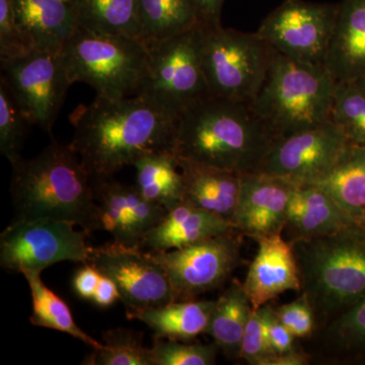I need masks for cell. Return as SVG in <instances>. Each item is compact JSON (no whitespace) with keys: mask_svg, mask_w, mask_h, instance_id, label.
<instances>
[{"mask_svg":"<svg viewBox=\"0 0 365 365\" xmlns=\"http://www.w3.org/2000/svg\"><path fill=\"white\" fill-rule=\"evenodd\" d=\"M78 153L91 179H109L139 158L172 148L176 119L141 95L97 98L72 112Z\"/></svg>","mask_w":365,"mask_h":365,"instance_id":"6da1fadb","label":"cell"},{"mask_svg":"<svg viewBox=\"0 0 365 365\" xmlns=\"http://www.w3.org/2000/svg\"><path fill=\"white\" fill-rule=\"evenodd\" d=\"M275 139L250 104L208 96L178 116L173 151L182 162L244 176L258 172Z\"/></svg>","mask_w":365,"mask_h":365,"instance_id":"7a4b0ae2","label":"cell"},{"mask_svg":"<svg viewBox=\"0 0 365 365\" xmlns=\"http://www.w3.org/2000/svg\"><path fill=\"white\" fill-rule=\"evenodd\" d=\"M14 220H53L83 232L101 230L93 179L71 145L53 140L39 155L13 165Z\"/></svg>","mask_w":365,"mask_h":365,"instance_id":"3957f363","label":"cell"},{"mask_svg":"<svg viewBox=\"0 0 365 365\" xmlns=\"http://www.w3.org/2000/svg\"><path fill=\"white\" fill-rule=\"evenodd\" d=\"M302 294L325 327L365 297V230L359 223L334 234L290 242Z\"/></svg>","mask_w":365,"mask_h":365,"instance_id":"277c9868","label":"cell"},{"mask_svg":"<svg viewBox=\"0 0 365 365\" xmlns=\"http://www.w3.org/2000/svg\"><path fill=\"white\" fill-rule=\"evenodd\" d=\"M336 83L325 66L275 51L265 81L250 103L275 138L329 122Z\"/></svg>","mask_w":365,"mask_h":365,"instance_id":"5b68a950","label":"cell"},{"mask_svg":"<svg viewBox=\"0 0 365 365\" xmlns=\"http://www.w3.org/2000/svg\"><path fill=\"white\" fill-rule=\"evenodd\" d=\"M61 54L72 83H85L100 97L138 95L148 72V47L126 36L78 26L62 46Z\"/></svg>","mask_w":365,"mask_h":365,"instance_id":"8992f818","label":"cell"},{"mask_svg":"<svg viewBox=\"0 0 365 365\" xmlns=\"http://www.w3.org/2000/svg\"><path fill=\"white\" fill-rule=\"evenodd\" d=\"M202 36V24H199L174 37L144 43L148 72L138 95L175 119L210 96L203 71Z\"/></svg>","mask_w":365,"mask_h":365,"instance_id":"52a82bcc","label":"cell"},{"mask_svg":"<svg viewBox=\"0 0 365 365\" xmlns=\"http://www.w3.org/2000/svg\"><path fill=\"white\" fill-rule=\"evenodd\" d=\"M202 64L213 97L250 104L260 90L275 51L256 33L202 25Z\"/></svg>","mask_w":365,"mask_h":365,"instance_id":"ba28073f","label":"cell"},{"mask_svg":"<svg viewBox=\"0 0 365 365\" xmlns=\"http://www.w3.org/2000/svg\"><path fill=\"white\" fill-rule=\"evenodd\" d=\"M74 227L61 220H13L0 235V265L26 275L61 261L88 264V234Z\"/></svg>","mask_w":365,"mask_h":365,"instance_id":"9c48e42d","label":"cell"},{"mask_svg":"<svg viewBox=\"0 0 365 365\" xmlns=\"http://www.w3.org/2000/svg\"><path fill=\"white\" fill-rule=\"evenodd\" d=\"M1 62V78L32 125L52 127L72 85L61 50H32Z\"/></svg>","mask_w":365,"mask_h":365,"instance_id":"30bf717a","label":"cell"},{"mask_svg":"<svg viewBox=\"0 0 365 365\" xmlns=\"http://www.w3.org/2000/svg\"><path fill=\"white\" fill-rule=\"evenodd\" d=\"M336 13L337 4L285 0L266 16L257 34L288 58L325 66Z\"/></svg>","mask_w":365,"mask_h":365,"instance_id":"8fae6325","label":"cell"},{"mask_svg":"<svg viewBox=\"0 0 365 365\" xmlns=\"http://www.w3.org/2000/svg\"><path fill=\"white\" fill-rule=\"evenodd\" d=\"M239 230L167 252H151L169 276L176 302L222 287L241 260Z\"/></svg>","mask_w":365,"mask_h":365,"instance_id":"7c38bea8","label":"cell"},{"mask_svg":"<svg viewBox=\"0 0 365 365\" xmlns=\"http://www.w3.org/2000/svg\"><path fill=\"white\" fill-rule=\"evenodd\" d=\"M88 263L116 283L127 316L176 302L169 276L151 252L113 241L91 247Z\"/></svg>","mask_w":365,"mask_h":365,"instance_id":"4fadbf2b","label":"cell"},{"mask_svg":"<svg viewBox=\"0 0 365 365\" xmlns=\"http://www.w3.org/2000/svg\"><path fill=\"white\" fill-rule=\"evenodd\" d=\"M350 144L330 121L276 138L257 173L287 180L295 186L314 185L335 167Z\"/></svg>","mask_w":365,"mask_h":365,"instance_id":"5bb4252c","label":"cell"},{"mask_svg":"<svg viewBox=\"0 0 365 365\" xmlns=\"http://www.w3.org/2000/svg\"><path fill=\"white\" fill-rule=\"evenodd\" d=\"M93 186L101 230L111 234L119 244L141 248L146 235L167 215V209L144 198L135 185L109 178L93 180Z\"/></svg>","mask_w":365,"mask_h":365,"instance_id":"9a60e30c","label":"cell"},{"mask_svg":"<svg viewBox=\"0 0 365 365\" xmlns=\"http://www.w3.org/2000/svg\"><path fill=\"white\" fill-rule=\"evenodd\" d=\"M295 185L262 173L242 176L232 223L242 235L257 240L282 234Z\"/></svg>","mask_w":365,"mask_h":365,"instance_id":"2e32d148","label":"cell"},{"mask_svg":"<svg viewBox=\"0 0 365 365\" xmlns=\"http://www.w3.org/2000/svg\"><path fill=\"white\" fill-rule=\"evenodd\" d=\"M258 251L242 283L253 309L266 306L287 292H300L299 266L292 244L282 234L255 240Z\"/></svg>","mask_w":365,"mask_h":365,"instance_id":"e0dca14e","label":"cell"},{"mask_svg":"<svg viewBox=\"0 0 365 365\" xmlns=\"http://www.w3.org/2000/svg\"><path fill=\"white\" fill-rule=\"evenodd\" d=\"M355 223L359 222L325 190L314 185L295 186L283 232L288 242H294L334 234Z\"/></svg>","mask_w":365,"mask_h":365,"instance_id":"ac0fdd59","label":"cell"},{"mask_svg":"<svg viewBox=\"0 0 365 365\" xmlns=\"http://www.w3.org/2000/svg\"><path fill=\"white\" fill-rule=\"evenodd\" d=\"M338 83H354L365 76V0H341L325 60Z\"/></svg>","mask_w":365,"mask_h":365,"instance_id":"d6986e66","label":"cell"},{"mask_svg":"<svg viewBox=\"0 0 365 365\" xmlns=\"http://www.w3.org/2000/svg\"><path fill=\"white\" fill-rule=\"evenodd\" d=\"M13 4L33 50L59 51L78 29V0H13Z\"/></svg>","mask_w":365,"mask_h":365,"instance_id":"ffe728a7","label":"cell"},{"mask_svg":"<svg viewBox=\"0 0 365 365\" xmlns=\"http://www.w3.org/2000/svg\"><path fill=\"white\" fill-rule=\"evenodd\" d=\"M232 230L234 223L227 218L182 202L168 211L163 222L146 235L141 248L170 251Z\"/></svg>","mask_w":365,"mask_h":365,"instance_id":"44dd1931","label":"cell"},{"mask_svg":"<svg viewBox=\"0 0 365 365\" xmlns=\"http://www.w3.org/2000/svg\"><path fill=\"white\" fill-rule=\"evenodd\" d=\"M178 162L184 175V202L232 222L241 191V175L197 163Z\"/></svg>","mask_w":365,"mask_h":365,"instance_id":"7402d4cb","label":"cell"},{"mask_svg":"<svg viewBox=\"0 0 365 365\" xmlns=\"http://www.w3.org/2000/svg\"><path fill=\"white\" fill-rule=\"evenodd\" d=\"M215 306V300H179L129 314L128 318L143 322L155 337L192 341L207 331Z\"/></svg>","mask_w":365,"mask_h":365,"instance_id":"603a6c76","label":"cell"},{"mask_svg":"<svg viewBox=\"0 0 365 365\" xmlns=\"http://www.w3.org/2000/svg\"><path fill=\"white\" fill-rule=\"evenodd\" d=\"M133 167L135 187L144 198L168 211L184 202V175L172 148L146 153Z\"/></svg>","mask_w":365,"mask_h":365,"instance_id":"cb8c5ba5","label":"cell"},{"mask_svg":"<svg viewBox=\"0 0 365 365\" xmlns=\"http://www.w3.org/2000/svg\"><path fill=\"white\" fill-rule=\"evenodd\" d=\"M252 312L248 295L239 281H234L215 300L206 333L227 359H240L245 329Z\"/></svg>","mask_w":365,"mask_h":365,"instance_id":"d4e9b609","label":"cell"},{"mask_svg":"<svg viewBox=\"0 0 365 365\" xmlns=\"http://www.w3.org/2000/svg\"><path fill=\"white\" fill-rule=\"evenodd\" d=\"M201 24L195 0H139V40L155 42Z\"/></svg>","mask_w":365,"mask_h":365,"instance_id":"484cf974","label":"cell"},{"mask_svg":"<svg viewBox=\"0 0 365 365\" xmlns=\"http://www.w3.org/2000/svg\"><path fill=\"white\" fill-rule=\"evenodd\" d=\"M314 186L325 190L357 220L365 210V146H348L332 170Z\"/></svg>","mask_w":365,"mask_h":365,"instance_id":"4316f807","label":"cell"},{"mask_svg":"<svg viewBox=\"0 0 365 365\" xmlns=\"http://www.w3.org/2000/svg\"><path fill=\"white\" fill-rule=\"evenodd\" d=\"M78 26L139 39V0H78Z\"/></svg>","mask_w":365,"mask_h":365,"instance_id":"83f0119b","label":"cell"},{"mask_svg":"<svg viewBox=\"0 0 365 365\" xmlns=\"http://www.w3.org/2000/svg\"><path fill=\"white\" fill-rule=\"evenodd\" d=\"M24 276L32 295L33 314L30 319L34 326L68 334L93 349L103 347V343L93 339L76 325L66 302L43 283L40 274L30 273Z\"/></svg>","mask_w":365,"mask_h":365,"instance_id":"f1b7e54d","label":"cell"},{"mask_svg":"<svg viewBox=\"0 0 365 365\" xmlns=\"http://www.w3.org/2000/svg\"><path fill=\"white\" fill-rule=\"evenodd\" d=\"M103 347L93 349L83 364L153 365L150 348L143 345V336L129 329L117 328L103 333Z\"/></svg>","mask_w":365,"mask_h":365,"instance_id":"f546056e","label":"cell"},{"mask_svg":"<svg viewBox=\"0 0 365 365\" xmlns=\"http://www.w3.org/2000/svg\"><path fill=\"white\" fill-rule=\"evenodd\" d=\"M329 121L349 144L365 146V95L354 83H336Z\"/></svg>","mask_w":365,"mask_h":365,"instance_id":"4dcf8cb0","label":"cell"},{"mask_svg":"<svg viewBox=\"0 0 365 365\" xmlns=\"http://www.w3.org/2000/svg\"><path fill=\"white\" fill-rule=\"evenodd\" d=\"M31 122L6 83L0 79V151L11 165L21 160V150Z\"/></svg>","mask_w":365,"mask_h":365,"instance_id":"1f68e13d","label":"cell"},{"mask_svg":"<svg viewBox=\"0 0 365 365\" xmlns=\"http://www.w3.org/2000/svg\"><path fill=\"white\" fill-rule=\"evenodd\" d=\"M327 354L365 347V297L324 327Z\"/></svg>","mask_w":365,"mask_h":365,"instance_id":"d6a6232c","label":"cell"},{"mask_svg":"<svg viewBox=\"0 0 365 365\" xmlns=\"http://www.w3.org/2000/svg\"><path fill=\"white\" fill-rule=\"evenodd\" d=\"M220 348L207 345L155 337L150 348L153 365H212Z\"/></svg>","mask_w":365,"mask_h":365,"instance_id":"836d02e7","label":"cell"},{"mask_svg":"<svg viewBox=\"0 0 365 365\" xmlns=\"http://www.w3.org/2000/svg\"><path fill=\"white\" fill-rule=\"evenodd\" d=\"M270 304L253 309L245 329L240 359L250 364L264 365L274 352L269 342L268 316Z\"/></svg>","mask_w":365,"mask_h":365,"instance_id":"e575fe53","label":"cell"},{"mask_svg":"<svg viewBox=\"0 0 365 365\" xmlns=\"http://www.w3.org/2000/svg\"><path fill=\"white\" fill-rule=\"evenodd\" d=\"M32 50L16 20L13 0H0V61L16 58Z\"/></svg>","mask_w":365,"mask_h":365,"instance_id":"d590c367","label":"cell"},{"mask_svg":"<svg viewBox=\"0 0 365 365\" xmlns=\"http://www.w3.org/2000/svg\"><path fill=\"white\" fill-rule=\"evenodd\" d=\"M274 311L281 323L295 338L309 337L316 329L313 307L304 294L289 304L276 307Z\"/></svg>","mask_w":365,"mask_h":365,"instance_id":"8d00e7d4","label":"cell"},{"mask_svg":"<svg viewBox=\"0 0 365 365\" xmlns=\"http://www.w3.org/2000/svg\"><path fill=\"white\" fill-rule=\"evenodd\" d=\"M268 334L269 342L274 354H283L294 350V336L281 323L272 307L268 316Z\"/></svg>","mask_w":365,"mask_h":365,"instance_id":"74e56055","label":"cell"},{"mask_svg":"<svg viewBox=\"0 0 365 365\" xmlns=\"http://www.w3.org/2000/svg\"><path fill=\"white\" fill-rule=\"evenodd\" d=\"M101 276L100 271L90 263L83 264V267L78 269L72 279V287L79 299H93Z\"/></svg>","mask_w":365,"mask_h":365,"instance_id":"f35d334b","label":"cell"},{"mask_svg":"<svg viewBox=\"0 0 365 365\" xmlns=\"http://www.w3.org/2000/svg\"><path fill=\"white\" fill-rule=\"evenodd\" d=\"M120 299H121V295H120L116 283L111 278L102 274L91 302L101 309H107V307H112Z\"/></svg>","mask_w":365,"mask_h":365,"instance_id":"ab89813d","label":"cell"},{"mask_svg":"<svg viewBox=\"0 0 365 365\" xmlns=\"http://www.w3.org/2000/svg\"><path fill=\"white\" fill-rule=\"evenodd\" d=\"M195 1L202 25H220V13L225 0H195Z\"/></svg>","mask_w":365,"mask_h":365,"instance_id":"60d3db41","label":"cell"},{"mask_svg":"<svg viewBox=\"0 0 365 365\" xmlns=\"http://www.w3.org/2000/svg\"><path fill=\"white\" fill-rule=\"evenodd\" d=\"M309 364V359L306 354L297 352V350L283 353V354L272 355L266 360L264 365H306Z\"/></svg>","mask_w":365,"mask_h":365,"instance_id":"b9f144b4","label":"cell"},{"mask_svg":"<svg viewBox=\"0 0 365 365\" xmlns=\"http://www.w3.org/2000/svg\"><path fill=\"white\" fill-rule=\"evenodd\" d=\"M354 83L355 86L359 88V91H361V93H364L365 95V76H361V78L359 79H356V81H354Z\"/></svg>","mask_w":365,"mask_h":365,"instance_id":"7bdbcfd3","label":"cell"},{"mask_svg":"<svg viewBox=\"0 0 365 365\" xmlns=\"http://www.w3.org/2000/svg\"><path fill=\"white\" fill-rule=\"evenodd\" d=\"M359 223L365 230V210L364 211V212H362V215H360Z\"/></svg>","mask_w":365,"mask_h":365,"instance_id":"ee69618b","label":"cell"}]
</instances>
